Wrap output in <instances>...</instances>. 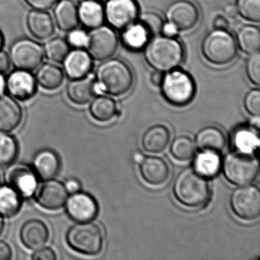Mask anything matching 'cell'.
Instances as JSON below:
<instances>
[{
  "instance_id": "cell-39",
  "label": "cell",
  "mask_w": 260,
  "mask_h": 260,
  "mask_svg": "<svg viewBox=\"0 0 260 260\" xmlns=\"http://www.w3.org/2000/svg\"><path fill=\"white\" fill-rule=\"evenodd\" d=\"M139 22L145 27L151 37L162 33L164 25V20L159 14L154 12H146L142 13L140 16Z\"/></svg>"
},
{
  "instance_id": "cell-52",
  "label": "cell",
  "mask_w": 260,
  "mask_h": 260,
  "mask_svg": "<svg viewBox=\"0 0 260 260\" xmlns=\"http://www.w3.org/2000/svg\"><path fill=\"white\" fill-rule=\"evenodd\" d=\"M7 89V78L4 74H0V94L4 93Z\"/></svg>"
},
{
  "instance_id": "cell-31",
  "label": "cell",
  "mask_w": 260,
  "mask_h": 260,
  "mask_svg": "<svg viewBox=\"0 0 260 260\" xmlns=\"http://www.w3.org/2000/svg\"><path fill=\"white\" fill-rule=\"evenodd\" d=\"M220 167L221 159L217 152L202 150L194 159V170L205 178L214 177Z\"/></svg>"
},
{
  "instance_id": "cell-44",
  "label": "cell",
  "mask_w": 260,
  "mask_h": 260,
  "mask_svg": "<svg viewBox=\"0 0 260 260\" xmlns=\"http://www.w3.org/2000/svg\"><path fill=\"white\" fill-rule=\"evenodd\" d=\"M33 10H48L54 7L58 0H24Z\"/></svg>"
},
{
  "instance_id": "cell-7",
  "label": "cell",
  "mask_w": 260,
  "mask_h": 260,
  "mask_svg": "<svg viewBox=\"0 0 260 260\" xmlns=\"http://www.w3.org/2000/svg\"><path fill=\"white\" fill-rule=\"evenodd\" d=\"M223 175L235 185H245L255 180L258 173V162L250 153L235 151L225 156Z\"/></svg>"
},
{
  "instance_id": "cell-26",
  "label": "cell",
  "mask_w": 260,
  "mask_h": 260,
  "mask_svg": "<svg viewBox=\"0 0 260 260\" xmlns=\"http://www.w3.org/2000/svg\"><path fill=\"white\" fill-rule=\"evenodd\" d=\"M64 72L58 65L52 63L41 64L36 71V80L38 84L48 91L56 90L63 84Z\"/></svg>"
},
{
  "instance_id": "cell-35",
  "label": "cell",
  "mask_w": 260,
  "mask_h": 260,
  "mask_svg": "<svg viewBox=\"0 0 260 260\" xmlns=\"http://www.w3.org/2000/svg\"><path fill=\"white\" fill-rule=\"evenodd\" d=\"M19 153V144L9 132L0 131V167L9 166L14 162Z\"/></svg>"
},
{
  "instance_id": "cell-22",
  "label": "cell",
  "mask_w": 260,
  "mask_h": 260,
  "mask_svg": "<svg viewBox=\"0 0 260 260\" xmlns=\"http://www.w3.org/2000/svg\"><path fill=\"white\" fill-rule=\"evenodd\" d=\"M139 164L140 173L143 179L150 185H162L168 179L170 168L162 158L147 156L144 157Z\"/></svg>"
},
{
  "instance_id": "cell-42",
  "label": "cell",
  "mask_w": 260,
  "mask_h": 260,
  "mask_svg": "<svg viewBox=\"0 0 260 260\" xmlns=\"http://www.w3.org/2000/svg\"><path fill=\"white\" fill-rule=\"evenodd\" d=\"M70 47L74 48H86L88 42V33L83 29L76 28L68 31L66 39Z\"/></svg>"
},
{
  "instance_id": "cell-23",
  "label": "cell",
  "mask_w": 260,
  "mask_h": 260,
  "mask_svg": "<svg viewBox=\"0 0 260 260\" xmlns=\"http://www.w3.org/2000/svg\"><path fill=\"white\" fill-rule=\"evenodd\" d=\"M54 21L59 29L66 32L77 28L80 22L77 4L73 0H58L54 5Z\"/></svg>"
},
{
  "instance_id": "cell-53",
  "label": "cell",
  "mask_w": 260,
  "mask_h": 260,
  "mask_svg": "<svg viewBox=\"0 0 260 260\" xmlns=\"http://www.w3.org/2000/svg\"><path fill=\"white\" fill-rule=\"evenodd\" d=\"M133 159L135 162L140 164V162L142 161V159H144V155H143L141 152H136V153L134 154Z\"/></svg>"
},
{
  "instance_id": "cell-19",
  "label": "cell",
  "mask_w": 260,
  "mask_h": 260,
  "mask_svg": "<svg viewBox=\"0 0 260 260\" xmlns=\"http://www.w3.org/2000/svg\"><path fill=\"white\" fill-rule=\"evenodd\" d=\"M49 230L45 222L31 219L24 223L20 230L22 244L31 250L43 247L49 240Z\"/></svg>"
},
{
  "instance_id": "cell-34",
  "label": "cell",
  "mask_w": 260,
  "mask_h": 260,
  "mask_svg": "<svg viewBox=\"0 0 260 260\" xmlns=\"http://www.w3.org/2000/svg\"><path fill=\"white\" fill-rule=\"evenodd\" d=\"M89 112L94 119L101 122L110 121L118 113L116 103L106 95L95 97L89 106Z\"/></svg>"
},
{
  "instance_id": "cell-36",
  "label": "cell",
  "mask_w": 260,
  "mask_h": 260,
  "mask_svg": "<svg viewBox=\"0 0 260 260\" xmlns=\"http://www.w3.org/2000/svg\"><path fill=\"white\" fill-rule=\"evenodd\" d=\"M71 51V47L63 38L56 37L50 39L44 47L45 57L54 63H63Z\"/></svg>"
},
{
  "instance_id": "cell-30",
  "label": "cell",
  "mask_w": 260,
  "mask_h": 260,
  "mask_svg": "<svg viewBox=\"0 0 260 260\" xmlns=\"http://www.w3.org/2000/svg\"><path fill=\"white\" fill-rule=\"evenodd\" d=\"M23 198L10 185H0V214L4 217L17 215L22 206Z\"/></svg>"
},
{
  "instance_id": "cell-21",
  "label": "cell",
  "mask_w": 260,
  "mask_h": 260,
  "mask_svg": "<svg viewBox=\"0 0 260 260\" xmlns=\"http://www.w3.org/2000/svg\"><path fill=\"white\" fill-rule=\"evenodd\" d=\"M60 156L51 149L39 150L32 159V169L42 180L55 177L60 171Z\"/></svg>"
},
{
  "instance_id": "cell-5",
  "label": "cell",
  "mask_w": 260,
  "mask_h": 260,
  "mask_svg": "<svg viewBox=\"0 0 260 260\" xmlns=\"http://www.w3.org/2000/svg\"><path fill=\"white\" fill-rule=\"evenodd\" d=\"M66 240L71 249L83 255H97L103 249V232L93 222H77L68 230Z\"/></svg>"
},
{
  "instance_id": "cell-12",
  "label": "cell",
  "mask_w": 260,
  "mask_h": 260,
  "mask_svg": "<svg viewBox=\"0 0 260 260\" xmlns=\"http://www.w3.org/2000/svg\"><path fill=\"white\" fill-rule=\"evenodd\" d=\"M104 11L109 25L119 30L133 24L139 16V7L135 0H108Z\"/></svg>"
},
{
  "instance_id": "cell-3",
  "label": "cell",
  "mask_w": 260,
  "mask_h": 260,
  "mask_svg": "<svg viewBox=\"0 0 260 260\" xmlns=\"http://www.w3.org/2000/svg\"><path fill=\"white\" fill-rule=\"evenodd\" d=\"M175 197L187 207H199L208 201L209 185L206 178L194 169H185L176 176L173 184Z\"/></svg>"
},
{
  "instance_id": "cell-41",
  "label": "cell",
  "mask_w": 260,
  "mask_h": 260,
  "mask_svg": "<svg viewBox=\"0 0 260 260\" xmlns=\"http://www.w3.org/2000/svg\"><path fill=\"white\" fill-rule=\"evenodd\" d=\"M243 106L246 112L253 117L259 116L260 92L258 89H252L246 94L243 100Z\"/></svg>"
},
{
  "instance_id": "cell-48",
  "label": "cell",
  "mask_w": 260,
  "mask_h": 260,
  "mask_svg": "<svg viewBox=\"0 0 260 260\" xmlns=\"http://www.w3.org/2000/svg\"><path fill=\"white\" fill-rule=\"evenodd\" d=\"M212 25L214 29L219 30H228L230 26L229 22H228L226 17L223 16H220V15H218V16L214 18V20H213Z\"/></svg>"
},
{
  "instance_id": "cell-25",
  "label": "cell",
  "mask_w": 260,
  "mask_h": 260,
  "mask_svg": "<svg viewBox=\"0 0 260 260\" xmlns=\"http://www.w3.org/2000/svg\"><path fill=\"white\" fill-rule=\"evenodd\" d=\"M79 22L85 28L92 29L103 25L104 7L99 0H83L77 6Z\"/></svg>"
},
{
  "instance_id": "cell-24",
  "label": "cell",
  "mask_w": 260,
  "mask_h": 260,
  "mask_svg": "<svg viewBox=\"0 0 260 260\" xmlns=\"http://www.w3.org/2000/svg\"><path fill=\"white\" fill-rule=\"evenodd\" d=\"M67 95L77 105L87 104L93 98L95 90V80L89 75L83 78L71 80L67 86Z\"/></svg>"
},
{
  "instance_id": "cell-49",
  "label": "cell",
  "mask_w": 260,
  "mask_h": 260,
  "mask_svg": "<svg viewBox=\"0 0 260 260\" xmlns=\"http://www.w3.org/2000/svg\"><path fill=\"white\" fill-rule=\"evenodd\" d=\"M223 12L225 16L230 18V19H234V18L237 17V14H238L237 13V7H236V5H234V4H226L223 7Z\"/></svg>"
},
{
  "instance_id": "cell-17",
  "label": "cell",
  "mask_w": 260,
  "mask_h": 260,
  "mask_svg": "<svg viewBox=\"0 0 260 260\" xmlns=\"http://www.w3.org/2000/svg\"><path fill=\"white\" fill-rule=\"evenodd\" d=\"M63 63V72L71 80L89 75L93 65L92 57L83 48H74L70 51Z\"/></svg>"
},
{
  "instance_id": "cell-8",
  "label": "cell",
  "mask_w": 260,
  "mask_h": 260,
  "mask_svg": "<svg viewBox=\"0 0 260 260\" xmlns=\"http://www.w3.org/2000/svg\"><path fill=\"white\" fill-rule=\"evenodd\" d=\"M10 61L16 69L33 71L38 69L45 58L42 45L28 38L15 41L10 48Z\"/></svg>"
},
{
  "instance_id": "cell-16",
  "label": "cell",
  "mask_w": 260,
  "mask_h": 260,
  "mask_svg": "<svg viewBox=\"0 0 260 260\" xmlns=\"http://www.w3.org/2000/svg\"><path fill=\"white\" fill-rule=\"evenodd\" d=\"M7 89L10 95L19 100L28 101L36 95L38 83L31 71L17 70L7 78Z\"/></svg>"
},
{
  "instance_id": "cell-6",
  "label": "cell",
  "mask_w": 260,
  "mask_h": 260,
  "mask_svg": "<svg viewBox=\"0 0 260 260\" xmlns=\"http://www.w3.org/2000/svg\"><path fill=\"white\" fill-rule=\"evenodd\" d=\"M160 86L164 99L173 106H186L196 93L194 80L189 74L180 70L169 71L164 75Z\"/></svg>"
},
{
  "instance_id": "cell-18",
  "label": "cell",
  "mask_w": 260,
  "mask_h": 260,
  "mask_svg": "<svg viewBox=\"0 0 260 260\" xmlns=\"http://www.w3.org/2000/svg\"><path fill=\"white\" fill-rule=\"evenodd\" d=\"M23 110L16 99L7 94H0V131L11 132L22 121Z\"/></svg>"
},
{
  "instance_id": "cell-45",
  "label": "cell",
  "mask_w": 260,
  "mask_h": 260,
  "mask_svg": "<svg viewBox=\"0 0 260 260\" xmlns=\"http://www.w3.org/2000/svg\"><path fill=\"white\" fill-rule=\"evenodd\" d=\"M63 185H64L65 188H66L68 192L71 193V194L80 191L81 189V183L76 178H68L63 182Z\"/></svg>"
},
{
  "instance_id": "cell-50",
  "label": "cell",
  "mask_w": 260,
  "mask_h": 260,
  "mask_svg": "<svg viewBox=\"0 0 260 260\" xmlns=\"http://www.w3.org/2000/svg\"><path fill=\"white\" fill-rule=\"evenodd\" d=\"M164 73L161 72L159 71H155L152 73L150 75V80L152 84L155 86H160L162 83V80H164Z\"/></svg>"
},
{
  "instance_id": "cell-54",
  "label": "cell",
  "mask_w": 260,
  "mask_h": 260,
  "mask_svg": "<svg viewBox=\"0 0 260 260\" xmlns=\"http://www.w3.org/2000/svg\"><path fill=\"white\" fill-rule=\"evenodd\" d=\"M5 229V221H4V217L0 214V236L2 235Z\"/></svg>"
},
{
  "instance_id": "cell-14",
  "label": "cell",
  "mask_w": 260,
  "mask_h": 260,
  "mask_svg": "<svg viewBox=\"0 0 260 260\" xmlns=\"http://www.w3.org/2000/svg\"><path fill=\"white\" fill-rule=\"evenodd\" d=\"M5 179L7 185L13 187L23 199L31 197L39 185L37 175L34 170L26 164L10 166L6 172Z\"/></svg>"
},
{
  "instance_id": "cell-55",
  "label": "cell",
  "mask_w": 260,
  "mask_h": 260,
  "mask_svg": "<svg viewBox=\"0 0 260 260\" xmlns=\"http://www.w3.org/2000/svg\"><path fill=\"white\" fill-rule=\"evenodd\" d=\"M4 42H5V40H4V34H3L2 31H0V51L3 49Z\"/></svg>"
},
{
  "instance_id": "cell-47",
  "label": "cell",
  "mask_w": 260,
  "mask_h": 260,
  "mask_svg": "<svg viewBox=\"0 0 260 260\" xmlns=\"http://www.w3.org/2000/svg\"><path fill=\"white\" fill-rule=\"evenodd\" d=\"M13 255V250L9 243L0 240V260H10Z\"/></svg>"
},
{
  "instance_id": "cell-27",
  "label": "cell",
  "mask_w": 260,
  "mask_h": 260,
  "mask_svg": "<svg viewBox=\"0 0 260 260\" xmlns=\"http://www.w3.org/2000/svg\"><path fill=\"white\" fill-rule=\"evenodd\" d=\"M170 141L169 129L162 124H157L146 131L143 135L142 146L146 151L160 153L167 148Z\"/></svg>"
},
{
  "instance_id": "cell-38",
  "label": "cell",
  "mask_w": 260,
  "mask_h": 260,
  "mask_svg": "<svg viewBox=\"0 0 260 260\" xmlns=\"http://www.w3.org/2000/svg\"><path fill=\"white\" fill-rule=\"evenodd\" d=\"M237 13L246 20L259 22L260 0H237Z\"/></svg>"
},
{
  "instance_id": "cell-40",
  "label": "cell",
  "mask_w": 260,
  "mask_h": 260,
  "mask_svg": "<svg viewBox=\"0 0 260 260\" xmlns=\"http://www.w3.org/2000/svg\"><path fill=\"white\" fill-rule=\"evenodd\" d=\"M246 73L247 78L252 84L259 86L260 84V54L258 51L249 54L246 61Z\"/></svg>"
},
{
  "instance_id": "cell-29",
  "label": "cell",
  "mask_w": 260,
  "mask_h": 260,
  "mask_svg": "<svg viewBox=\"0 0 260 260\" xmlns=\"http://www.w3.org/2000/svg\"><path fill=\"white\" fill-rule=\"evenodd\" d=\"M150 38V33L139 22H134L124 28L121 36V43L127 49L132 51L144 49Z\"/></svg>"
},
{
  "instance_id": "cell-37",
  "label": "cell",
  "mask_w": 260,
  "mask_h": 260,
  "mask_svg": "<svg viewBox=\"0 0 260 260\" xmlns=\"http://www.w3.org/2000/svg\"><path fill=\"white\" fill-rule=\"evenodd\" d=\"M194 141L187 136H179L175 138L170 146V153L175 159L186 161L194 156L196 153Z\"/></svg>"
},
{
  "instance_id": "cell-33",
  "label": "cell",
  "mask_w": 260,
  "mask_h": 260,
  "mask_svg": "<svg viewBox=\"0 0 260 260\" xmlns=\"http://www.w3.org/2000/svg\"><path fill=\"white\" fill-rule=\"evenodd\" d=\"M232 144L237 151L252 154L259 146V140L254 129L241 127L233 133Z\"/></svg>"
},
{
  "instance_id": "cell-20",
  "label": "cell",
  "mask_w": 260,
  "mask_h": 260,
  "mask_svg": "<svg viewBox=\"0 0 260 260\" xmlns=\"http://www.w3.org/2000/svg\"><path fill=\"white\" fill-rule=\"evenodd\" d=\"M26 26L30 34L40 41L51 39L55 31L54 19L46 10L32 9L27 15Z\"/></svg>"
},
{
  "instance_id": "cell-2",
  "label": "cell",
  "mask_w": 260,
  "mask_h": 260,
  "mask_svg": "<svg viewBox=\"0 0 260 260\" xmlns=\"http://www.w3.org/2000/svg\"><path fill=\"white\" fill-rule=\"evenodd\" d=\"M132 70L124 60L109 58L103 60L95 72V90L109 95H122L127 93L134 85Z\"/></svg>"
},
{
  "instance_id": "cell-1",
  "label": "cell",
  "mask_w": 260,
  "mask_h": 260,
  "mask_svg": "<svg viewBox=\"0 0 260 260\" xmlns=\"http://www.w3.org/2000/svg\"><path fill=\"white\" fill-rule=\"evenodd\" d=\"M146 62L155 71L169 72L179 68L184 60L182 43L175 37L153 36L144 47Z\"/></svg>"
},
{
  "instance_id": "cell-10",
  "label": "cell",
  "mask_w": 260,
  "mask_h": 260,
  "mask_svg": "<svg viewBox=\"0 0 260 260\" xmlns=\"http://www.w3.org/2000/svg\"><path fill=\"white\" fill-rule=\"evenodd\" d=\"M234 214L246 220L256 219L260 214V192L255 185H245L236 188L230 199Z\"/></svg>"
},
{
  "instance_id": "cell-28",
  "label": "cell",
  "mask_w": 260,
  "mask_h": 260,
  "mask_svg": "<svg viewBox=\"0 0 260 260\" xmlns=\"http://www.w3.org/2000/svg\"><path fill=\"white\" fill-rule=\"evenodd\" d=\"M196 142L201 150H210L219 153L226 145V138L224 134L218 127L208 126L198 132Z\"/></svg>"
},
{
  "instance_id": "cell-46",
  "label": "cell",
  "mask_w": 260,
  "mask_h": 260,
  "mask_svg": "<svg viewBox=\"0 0 260 260\" xmlns=\"http://www.w3.org/2000/svg\"><path fill=\"white\" fill-rule=\"evenodd\" d=\"M11 68V61L8 53L1 50L0 51V74H5Z\"/></svg>"
},
{
  "instance_id": "cell-4",
  "label": "cell",
  "mask_w": 260,
  "mask_h": 260,
  "mask_svg": "<svg viewBox=\"0 0 260 260\" xmlns=\"http://www.w3.org/2000/svg\"><path fill=\"white\" fill-rule=\"evenodd\" d=\"M201 50L207 61L223 66L235 59L237 54V42L228 30L214 29L204 38Z\"/></svg>"
},
{
  "instance_id": "cell-11",
  "label": "cell",
  "mask_w": 260,
  "mask_h": 260,
  "mask_svg": "<svg viewBox=\"0 0 260 260\" xmlns=\"http://www.w3.org/2000/svg\"><path fill=\"white\" fill-rule=\"evenodd\" d=\"M164 17L167 23L173 25L178 31H186L197 25L200 13L191 0H176L167 7Z\"/></svg>"
},
{
  "instance_id": "cell-43",
  "label": "cell",
  "mask_w": 260,
  "mask_h": 260,
  "mask_svg": "<svg viewBox=\"0 0 260 260\" xmlns=\"http://www.w3.org/2000/svg\"><path fill=\"white\" fill-rule=\"evenodd\" d=\"M31 258L34 260H55L57 255L54 249L51 247L43 246L35 250L31 255Z\"/></svg>"
},
{
  "instance_id": "cell-9",
  "label": "cell",
  "mask_w": 260,
  "mask_h": 260,
  "mask_svg": "<svg viewBox=\"0 0 260 260\" xmlns=\"http://www.w3.org/2000/svg\"><path fill=\"white\" fill-rule=\"evenodd\" d=\"M118 38L113 28L100 25L88 34L86 51L93 60L103 61L110 58L118 49Z\"/></svg>"
},
{
  "instance_id": "cell-13",
  "label": "cell",
  "mask_w": 260,
  "mask_h": 260,
  "mask_svg": "<svg viewBox=\"0 0 260 260\" xmlns=\"http://www.w3.org/2000/svg\"><path fill=\"white\" fill-rule=\"evenodd\" d=\"M33 196L39 206L49 211H56L64 206L68 192L63 182L53 178L39 184Z\"/></svg>"
},
{
  "instance_id": "cell-15",
  "label": "cell",
  "mask_w": 260,
  "mask_h": 260,
  "mask_svg": "<svg viewBox=\"0 0 260 260\" xmlns=\"http://www.w3.org/2000/svg\"><path fill=\"white\" fill-rule=\"evenodd\" d=\"M64 206L70 218L77 222L91 221L99 211L95 199L91 194L80 191L71 194Z\"/></svg>"
},
{
  "instance_id": "cell-32",
  "label": "cell",
  "mask_w": 260,
  "mask_h": 260,
  "mask_svg": "<svg viewBox=\"0 0 260 260\" xmlns=\"http://www.w3.org/2000/svg\"><path fill=\"white\" fill-rule=\"evenodd\" d=\"M236 42L244 54L249 55L259 51L260 31L258 27L252 25L240 27L236 35Z\"/></svg>"
},
{
  "instance_id": "cell-51",
  "label": "cell",
  "mask_w": 260,
  "mask_h": 260,
  "mask_svg": "<svg viewBox=\"0 0 260 260\" xmlns=\"http://www.w3.org/2000/svg\"><path fill=\"white\" fill-rule=\"evenodd\" d=\"M177 32V30L173 25L169 23H164L162 30V33L164 36H167V37H175Z\"/></svg>"
}]
</instances>
